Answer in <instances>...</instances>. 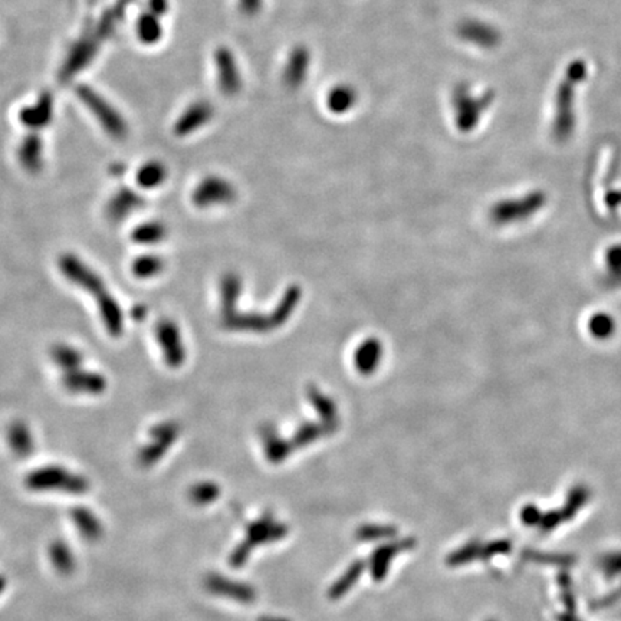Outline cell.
I'll return each mask as SVG.
<instances>
[{
	"label": "cell",
	"mask_w": 621,
	"mask_h": 621,
	"mask_svg": "<svg viewBox=\"0 0 621 621\" xmlns=\"http://www.w3.org/2000/svg\"><path fill=\"white\" fill-rule=\"evenodd\" d=\"M8 441L12 450L19 456H26L32 451L33 439L29 427L23 422H15L8 430Z\"/></svg>",
	"instance_id": "obj_8"
},
{
	"label": "cell",
	"mask_w": 621,
	"mask_h": 621,
	"mask_svg": "<svg viewBox=\"0 0 621 621\" xmlns=\"http://www.w3.org/2000/svg\"><path fill=\"white\" fill-rule=\"evenodd\" d=\"M42 143L38 136L28 137L19 147V161L31 175H36L42 168Z\"/></svg>",
	"instance_id": "obj_5"
},
{
	"label": "cell",
	"mask_w": 621,
	"mask_h": 621,
	"mask_svg": "<svg viewBox=\"0 0 621 621\" xmlns=\"http://www.w3.org/2000/svg\"><path fill=\"white\" fill-rule=\"evenodd\" d=\"M155 336L164 360L168 366L179 367L186 360V348L182 341V335L177 325L170 319L158 321L155 326Z\"/></svg>",
	"instance_id": "obj_2"
},
{
	"label": "cell",
	"mask_w": 621,
	"mask_h": 621,
	"mask_svg": "<svg viewBox=\"0 0 621 621\" xmlns=\"http://www.w3.org/2000/svg\"><path fill=\"white\" fill-rule=\"evenodd\" d=\"M380 357L381 347H378L377 343L367 341L366 344H361L360 350L356 353V366L364 373H371L380 361Z\"/></svg>",
	"instance_id": "obj_13"
},
{
	"label": "cell",
	"mask_w": 621,
	"mask_h": 621,
	"mask_svg": "<svg viewBox=\"0 0 621 621\" xmlns=\"http://www.w3.org/2000/svg\"><path fill=\"white\" fill-rule=\"evenodd\" d=\"M165 177H167V170L163 163L148 161L140 167L136 180L137 185L143 189H155L165 180Z\"/></svg>",
	"instance_id": "obj_11"
},
{
	"label": "cell",
	"mask_w": 621,
	"mask_h": 621,
	"mask_svg": "<svg viewBox=\"0 0 621 621\" xmlns=\"http://www.w3.org/2000/svg\"><path fill=\"white\" fill-rule=\"evenodd\" d=\"M164 268V262L157 255H143L134 259L131 265V270L136 277L140 279H150L157 276Z\"/></svg>",
	"instance_id": "obj_12"
},
{
	"label": "cell",
	"mask_w": 621,
	"mask_h": 621,
	"mask_svg": "<svg viewBox=\"0 0 621 621\" xmlns=\"http://www.w3.org/2000/svg\"><path fill=\"white\" fill-rule=\"evenodd\" d=\"M206 114H209V111H206L204 106H202V105H196L194 108H192V109L187 112V116H185V117L179 121V124H177V131L186 134V133L194 130V128H196V127H194V126H196V124H194V120H196V123H197V126H199L200 121L206 120Z\"/></svg>",
	"instance_id": "obj_14"
},
{
	"label": "cell",
	"mask_w": 621,
	"mask_h": 621,
	"mask_svg": "<svg viewBox=\"0 0 621 621\" xmlns=\"http://www.w3.org/2000/svg\"><path fill=\"white\" fill-rule=\"evenodd\" d=\"M353 99H354V94L348 88H335L329 94L328 104L334 111L340 112V111L348 109L353 104Z\"/></svg>",
	"instance_id": "obj_15"
},
{
	"label": "cell",
	"mask_w": 621,
	"mask_h": 621,
	"mask_svg": "<svg viewBox=\"0 0 621 621\" xmlns=\"http://www.w3.org/2000/svg\"><path fill=\"white\" fill-rule=\"evenodd\" d=\"M60 270L71 284L95 295V302L105 329L112 336H120L124 331L123 309L119 301L106 290L101 276L74 253H65L60 258Z\"/></svg>",
	"instance_id": "obj_1"
},
{
	"label": "cell",
	"mask_w": 621,
	"mask_h": 621,
	"mask_svg": "<svg viewBox=\"0 0 621 621\" xmlns=\"http://www.w3.org/2000/svg\"><path fill=\"white\" fill-rule=\"evenodd\" d=\"M52 119V98L46 94L39 102L33 106H28L22 109L21 120L26 126H32L33 128H40L39 126H45Z\"/></svg>",
	"instance_id": "obj_7"
},
{
	"label": "cell",
	"mask_w": 621,
	"mask_h": 621,
	"mask_svg": "<svg viewBox=\"0 0 621 621\" xmlns=\"http://www.w3.org/2000/svg\"><path fill=\"white\" fill-rule=\"evenodd\" d=\"M50 358L62 373H68L84 367V354L68 344H55L50 350Z\"/></svg>",
	"instance_id": "obj_6"
},
{
	"label": "cell",
	"mask_w": 621,
	"mask_h": 621,
	"mask_svg": "<svg viewBox=\"0 0 621 621\" xmlns=\"http://www.w3.org/2000/svg\"><path fill=\"white\" fill-rule=\"evenodd\" d=\"M141 206H143V199L131 189L123 187L108 202L106 216L109 217L111 221L120 223L131 213L138 210Z\"/></svg>",
	"instance_id": "obj_4"
},
{
	"label": "cell",
	"mask_w": 621,
	"mask_h": 621,
	"mask_svg": "<svg viewBox=\"0 0 621 621\" xmlns=\"http://www.w3.org/2000/svg\"><path fill=\"white\" fill-rule=\"evenodd\" d=\"M193 196L199 206L221 202L223 199H229V186L217 180H206L197 187Z\"/></svg>",
	"instance_id": "obj_10"
},
{
	"label": "cell",
	"mask_w": 621,
	"mask_h": 621,
	"mask_svg": "<svg viewBox=\"0 0 621 621\" xmlns=\"http://www.w3.org/2000/svg\"><path fill=\"white\" fill-rule=\"evenodd\" d=\"M167 229L165 226L160 221H145L140 226H136L133 233H131V239L134 243L137 245H157L160 243L164 238H165Z\"/></svg>",
	"instance_id": "obj_9"
},
{
	"label": "cell",
	"mask_w": 621,
	"mask_h": 621,
	"mask_svg": "<svg viewBox=\"0 0 621 621\" xmlns=\"http://www.w3.org/2000/svg\"><path fill=\"white\" fill-rule=\"evenodd\" d=\"M138 35H140L141 40L147 42V43H153V42H155L160 38V26H158L157 21L151 15L143 16L140 19Z\"/></svg>",
	"instance_id": "obj_16"
},
{
	"label": "cell",
	"mask_w": 621,
	"mask_h": 621,
	"mask_svg": "<svg viewBox=\"0 0 621 621\" xmlns=\"http://www.w3.org/2000/svg\"><path fill=\"white\" fill-rule=\"evenodd\" d=\"M62 385L71 394L99 396L106 390V378L97 371L81 367L68 373H62Z\"/></svg>",
	"instance_id": "obj_3"
}]
</instances>
